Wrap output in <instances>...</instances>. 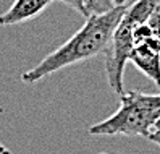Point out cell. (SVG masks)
<instances>
[{
    "instance_id": "6da1fadb",
    "label": "cell",
    "mask_w": 160,
    "mask_h": 154,
    "mask_svg": "<svg viewBox=\"0 0 160 154\" xmlns=\"http://www.w3.org/2000/svg\"><path fill=\"white\" fill-rule=\"evenodd\" d=\"M126 7H115L100 16L88 18L82 28H79L67 42L50 52L34 68L24 72L21 75V81L28 84L37 83L52 73H57L74 63L86 62L105 52L113 29L121 20Z\"/></svg>"
},
{
    "instance_id": "7a4b0ae2",
    "label": "cell",
    "mask_w": 160,
    "mask_h": 154,
    "mask_svg": "<svg viewBox=\"0 0 160 154\" xmlns=\"http://www.w3.org/2000/svg\"><path fill=\"white\" fill-rule=\"evenodd\" d=\"M115 114L89 127L91 135L100 136H149L160 120V94L128 91L118 96Z\"/></svg>"
},
{
    "instance_id": "3957f363",
    "label": "cell",
    "mask_w": 160,
    "mask_h": 154,
    "mask_svg": "<svg viewBox=\"0 0 160 154\" xmlns=\"http://www.w3.org/2000/svg\"><path fill=\"white\" fill-rule=\"evenodd\" d=\"M160 0H136L133 5H128L126 10L113 29L112 39L105 49V73L110 88L117 96L123 94V78L125 68L129 60V54L134 47V31L136 28L147 21Z\"/></svg>"
},
{
    "instance_id": "277c9868",
    "label": "cell",
    "mask_w": 160,
    "mask_h": 154,
    "mask_svg": "<svg viewBox=\"0 0 160 154\" xmlns=\"http://www.w3.org/2000/svg\"><path fill=\"white\" fill-rule=\"evenodd\" d=\"M52 0H15L7 12L0 13V26L21 24L39 16Z\"/></svg>"
},
{
    "instance_id": "5b68a950",
    "label": "cell",
    "mask_w": 160,
    "mask_h": 154,
    "mask_svg": "<svg viewBox=\"0 0 160 154\" xmlns=\"http://www.w3.org/2000/svg\"><path fill=\"white\" fill-rule=\"evenodd\" d=\"M128 62H131L139 72L149 76L160 89V50L150 47L149 44L138 42L131 50Z\"/></svg>"
},
{
    "instance_id": "8992f818",
    "label": "cell",
    "mask_w": 160,
    "mask_h": 154,
    "mask_svg": "<svg viewBox=\"0 0 160 154\" xmlns=\"http://www.w3.org/2000/svg\"><path fill=\"white\" fill-rule=\"evenodd\" d=\"M58 2L71 7L74 12L82 15L86 20L92 16H100L110 12L112 8H115L112 0H58Z\"/></svg>"
},
{
    "instance_id": "52a82bcc",
    "label": "cell",
    "mask_w": 160,
    "mask_h": 154,
    "mask_svg": "<svg viewBox=\"0 0 160 154\" xmlns=\"http://www.w3.org/2000/svg\"><path fill=\"white\" fill-rule=\"evenodd\" d=\"M146 24L149 26V31H150V34H152V37H155V39L160 42V5L150 13Z\"/></svg>"
},
{
    "instance_id": "ba28073f",
    "label": "cell",
    "mask_w": 160,
    "mask_h": 154,
    "mask_svg": "<svg viewBox=\"0 0 160 154\" xmlns=\"http://www.w3.org/2000/svg\"><path fill=\"white\" fill-rule=\"evenodd\" d=\"M147 138L160 146V123H157V125H155V128L149 133V136H147Z\"/></svg>"
},
{
    "instance_id": "9c48e42d",
    "label": "cell",
    "mask_w": 160,
    "mask_h": 154,
    "mask_svg": "<svg viewBox=\"0 0 160 154\" xmlns=\"http://www.w3.org/2000/svg\"><path fill=\"white\" fill-rule=\"evenodd\" d=\"M112 3L115 7H126L129 5V0H112Z\"/></svg>"
},
{
    "instance_id": "30bf717a",
    "label": "cell",
    "mask_w": 160,
    "mask_h": 154,
    "mask_svg": "<svg viewBox=\"0 0 160 154\" xmlns=\"http://www.w3.org/2000/svg\"><path fill=\"white\" fill-rule=\"evenodd\" d=\"M0 154H12V151L8 149L5 144H2V141H0Z\"/></svg>"
},
{
    "instance_id": "8fae6325",
    "label": "cell",
    "mask_w": 160,
    "mask_h": 154,
    "mask_svg": "<svg viewBox=\"0 0 160 154\" xmlns=\"http://www.w3.org/2000/svg\"><path fill=\"white\" fill-rule=\"evenodd\" d=\"M100 154H105V152H100Z\"/></svg>"
}]
</instances>
